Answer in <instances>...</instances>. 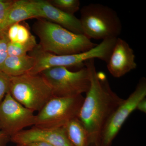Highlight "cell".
Here are the masks:
<instances>
[{
  "instance_id": "1",
  "label": "cell",
  "mask_w": 146,
  "mask_h": 146,
  "mask_svg": "<svg viewBox=\"0 0 146 146\" xmlns=\"http://www.w3.org/2000/svg\"><path fill=\"white\" fill-rule=\"evenodd\" d=\"M94 60L91 59L84 62L91 84L78 118L87 131L89 146H100L106 123L124 99L112 91L106 75L97 72Z\"/></svg>"
},
{
  "instance_id": "2",
  "label": "cell",
  "mask_w": 146,
  "mask_h": 146,
  "mask_svg": "<svg viewBox=\"0 0 146 146\" xmlns=\"http://www.w3.org/2000/svg\"><path fill=\"white\" fill-rule=\"evenodd\" d=\"M33 29L40 40V48L57 55L80 53L98 45L84 35L76 34L42 18L34 24Z\"/></svg>"
},
{
  "instance_id": "3",
  "label": "cell",
  "mask_w": 146,
  "mask_h": 146,
  "mask_svg": "<svg viewBox=\"0 0 146 146\" xmlns=\"http://www.w3.org/2000/svg\"><path fill=\"white\" fill-rule=\"evenodd\" d=\"M116 40V38L104 39L99 44L89 50L66 55H57L44 51L37 44L30 52V55L35 58V63L28 74H38L46 69L54 67H83L86 60L96 58L107 63Z\"/></svg>"
},
{
  "instance_id": "4",
  "label": "cell",
  "mask_w": 146,
  "mask_h": 146,
  "mask_svg": "<svg viewBox=\"0 0 146 146\" xmlns=\"http://www.w3.org/2000/svg\"><path fill=\"white\" fill-rule=\"evenodd\" d=\"M80 19L83 34L91 39L117 38L122 25L117 12L107 6L91 3L84 6Z\"/></svg>"
},
{
  "instance_id": "5",
  "label": "cell",
  "mask_w": 146,
  "mask_h": 146,
  "mask_svg": "<svg viewBox=\"0 0 146 146\" xmlns=\"http://www.w3.org/2000/svg\"><path fill=\"white\" fill-rule=\"evenodd\" d=\"M9 93L24 107L39 111L53 96L51 88L40 74L11 77Z\"/></svg>"
},
{
  "instance_id": "6",
  "label": "cell",
  "mask_w": 146,
  "mask_h": 146,
  "mask_svg": "<svg viewBox=\"0 0 146 146\" xmlns=\"http://www.w3.org/2000/svg\"><path fill=\"white\" fill-rule=\"evenodd\" d=\"M84 98L82 95L53 96L35 115L33 126L48 129L63 127L71 120L78 117Z\"/></svg>"
},
{
  "instance_id": "7",
  "label": "cell",
  "mask_w": 146,
  "mask_h": 146,
  "mask_svg": "<svg viewBox=\"0 0 146 146\" xmlns=\"http://www.w3.org/2000/svg\"><path fill=\"white\" fill-rule=\"evenodd\" d=\"M39 74L49 84L55 97L82 95L88 91L91 84L89 71L85 66L76 72L69 70L66 67H54Z\"/></svg>"
},
{
  "instance_id": "8",
  "label": "cell",
  "mask_w": 146,
  "mask_h": 146,
  "mask_svg": "<svg viewBox=\"0 0 146 146\" xmlns=\"http://www.w3.org/2000/svg\"><path fill=\"white\" fill-rule=\"evenodd\" d=\"M146 96V80L143 77L139 80L135 90L124 100L108 120L102 132L100 146H112L124 123L136 109L138 103Z\"/></svg>"
},
{
  "instance_id": "9",
  "label": "cell",
  "mask_w": 146,
  "mask_h": 146,
  "mask_svg": "<svg viewBox=\"0 0 146 146\" xmlns=\"http://www.w3.org/2000/svg\"><path fill=\"white\" fill-rule=\"evenodd\" d=\"M34 112L14 99L9 91L0 104V129L11 138L34 125Z\"/></svg>"
},
{
  "instance_id": "10",
  "label": "cell",
  "mask_w": 146,
  "mask_h": 146,
  "mask_svg": "<svg viewBox=\"0 0 146 146\" xmlns=\"http://www.w3.org/2000/svg\"><path fill=\"white\" fill-rule=\"evenodd\" d=\"M17 145H23L35 142H43L54 146H73L68 139L65 128H42L33 126L23 130L10 138Z\"/></svg>"
},
{
  "instance_id": "11",
  "label": "cell",
  "mask_w": 146,
  "mask_h": 146,
  "mask_svg": "<svg viewBox=\"0 0 146 146\" xmlns=\"http://www.w3.org/2000/svg\"><path fill=\"white\" fill-rule=\"evenodd\" d=\"M107 64L111 75L119 78L137 67L133 50L125 40L118 37Z\"/></svg>"
},
{
  "instance_id": "12",
  "label": "cell",
  "mask_w": 146,
  "mask_h": 146,
  "mask_svg": "<svg viewBox=\"0 0 146 146\" xmlns=\"http://www.w3.org/2000/svg\"><path fill=\"white\" fill-rule=\"evenodd\" d=\"M37 2L43 13V18L76 34H84L79 19L56 8L49 1L38 0Z\"/></svg>"
},
{
  "instance_id": "13",
  "label": "cell",
  "mask_w": 146,
  "mask_h": 146,
  "mask_svg": "<svg viewBox=\"0 0 146 146\" xmlns=\"http://www.w3.org/2000/svg\"><path fill=\"white\" fill-rule=\"evenodd\" d=\"M33 18H43V13L37 0L14 1L7 12L3 30L13 24Z\"/></svg>"
},
{
  "instance_id": "14",
  "label": "cell",
  "mask_w": 146,
  "mask_h": 146,
  "mask_svg": "<svg viewBox=\"0 0 146 146\" xmlns=\"http://www.w3.org/2000/svg\"><path fill=\"white\" fill-rule=\"evenodd\" d=\"M35 63V58L30 55L8 56L0 71L10 77L18 76L28 74Z\"/></svg>"
},
{
  "instance_id": "15",
  "label": "cell",
  "mask_w": 146,
  "mask_h": 146,
  "mask_svg": "<svg viewBox=\"0 0 146 146\" xmlns=\"http://www.w3.org/2000/svg\"><path fill=\"white\" fill-rule=\"evenodd\" d=\"M64 127L73 146H89L87 131L78 118L71 120Z\"/></svg>"
},
{
  "instance_id": "16",
  "label": "cell",
  "mask_w": 146,
  "mask_h": 146,
  "mask_svg": "<svg viewBox=\"0 0 146 146\" xmlns=\"http://www.w3.org/2000/svg\"><path fill=\"white\" fill-rule=\"evenodd\" d=\"M37 45L35 36L33 35H31L27 42L25 43L9 42L7 48L8 56H20L27 54V53L31 52Z\"/></svg>"
},
{
  "instance_id": "17",
  "label": "cell",
  "mask_w": 146,
  "mask_h": 146,
  "mask_svg": "<svg viewBox=\"0 0 146 146\" xmlns=\"http://www.w3.org/2000/svg\"><path fill=\"white\" fill-rule=\"evenodd\" d=\"M49 2L54 6L63 12L74 15L78 11L80 7V3L78 0H52Z\"/></svg>"
},
{
  "instance_id": "18",
  "label": "cell",
  "mask_w": 146,
  "mask_h": 146,
  "mask_svg": "<svg viewBox=\"0 0 146 146\" xmlns=\"http://www.w3.org/2000/svg\"><path fill=\"white\" fill-rule=\"evenodd\" d=\"M9 42L7 29L0 31V71L6 59L8 57L7 48Z\"/></svg>"
},
{
  "instance_id": "19",
  "label": "cell",
  "mask_w": 146,
  "mask_h": 146,
  "mask_svg": "<svg viewBox=\"0 0 146 146\" xmlns=\"http://www.w3.org/2000/svg\"><path fill=\"white\" fill-rule=\"evenodd\" d=\"M11 77L0 71V104L9 91Z\"/></svg>"
},
{
  "instance_id": "20",
  "label": "cell",
  "mask_w": 146,
  "mask_h": 146,
  "mask_svg": "<svg viewBox=\"0 0 146 146\" xmlns=\"http://www.w3.org/2000/svg\"><path fill=\"white\" fill-rule=\"evenodd\" d=\"M14 1L0 0V31L3 30V26L9 9Z\"/></svg>"
},
{
  "instance_id": "21",
  "label": "cell",
  "mask_w": 146,
  "mask_h": 146,
  "mask_svg": "<svg viewBox=\"0 0 146 146\" xmlns=\"http://www.w3.org/2000/svg\"><path fill=\"white\" fill-rule=\"evenodd\" d=\"M32 35L29 29L24 25L20 23L17 33V43H23L27 42Z\"/></svg>"
},
{
  "instance_id": "22",
  "label": "cell",
  "mask_w": 146,
  "mask_h": 146,
  "mask_svg": "<svg viewBox=\"0 0 146 146\" xmlns=\"http://www.w3.org/2000/svg\"><path fill=\"white\" fill-rule=\"evenodd\" d=\"M20 23L13 24L7 29V36L9 42L11 43L17 42V33Z\"/></svg>"
},
{
  "instance_id": "23",
  "label": "cell",
  "mask_w": 146,
  "mask_h": 146,
  "mask_svg": "<svg viewBox=\"0 0 146 146\" xmlns=\"http://www.w3.org/2000/svg\"><path fill=\"white\" fill-rule=\"evenodd\" d=\"M10 138L0 129V146H5Z\"/></svg>"
},
{
  "instance_id": "24",
  "label": "cell",
  "mask_w": 146,
  "mask_h": 146,
  "mask_svg": "<svg viewBox=\"0 0 146 146\" xmlns=\"http://www.w3.org/2000/svg\"><path fill=\"white\" fill-rule=\"evenodd\" d=\"M136 109H138L141 112L146 113V98L141 100L138 103Z\"/></svg>"
},
{
  "instance_id": "25",
  "label": "cell",
  "mask_w": 146,
  "mask_h": 146,
  "mask_svg": "<svg viewBox=\"0 0 146 146\" xmlns=\"http://www.w3.org/2000/svg\"><path fill=\"white\" fill-rule=\"evenodd\" d=\"M24 146H54L52 144L43 142H35L23 145Z\"/></svg>"
},
{
  "instance_id": "26",
  "label": "cell",
  "mask_w": 146,
  "mask_h": 146,
  "mask_svg": "<svg viewBox=\"0 0 146 146\" xmlns=\"http://www.w3.org/2000/svg\"><path fill=\"white\" fill-rule=\"evenodd\" d=\"M17 146H24L23 145H18Z\"/></svg>"
}]
</instances>
